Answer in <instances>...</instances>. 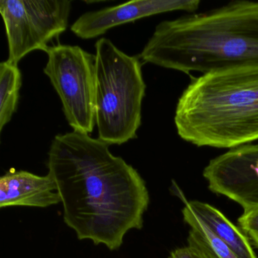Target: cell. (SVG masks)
Masks as SVG:
<instances>
[{
	"instance_id": "obj_3",
	"label": "cell",
	"mask_w": 258,
	"mask_h": 258,
	"mask_svg": "<svg viewBox=\"0 0 258 258\" xmlns=\"http://www.w3.org/2000/svg\"><path fill=\"white\" fill-rule=\"evenodd\" d=\"M174 123L198 147L233 149L258 140V66L207 72L191 78L178 100Z\"/></svg>"
},
{
	"instance_id": "obj_13",
	"label": "cell",
	"mask_w": 258,
	"mask_h": 258,
	"mask_svg": "<svg viewBox=\"0 0 258 258\" xmlns=\"http://www.w3.org/2000/svg\"><path fill=\"white\" fill-rule=\"evenodd\" d=\"M238 221L240 229L258 248V205L244 209Z\"/></svg>"
},
{
	"instance_id": "obj_11",
	"label": "cell",
	"mask_w": 258,
	"mask_h": 258,
	"mask_svg": "<svg viewBox=\"0 0 258 258\" xmlns=\"http://www.w3.org/2000/svg\"><path fill=\"white\" fill-rule=\"evenodd\" d=\"M183 220L191 229L188 232V245L200 250L207 258H239L236 253L209 229L201 223L192 213L184 207Z\"/></svg>"
},
{
	"instance_id": "obj_4",
	"label": "cell",
	"mask_w": 258,
	"mask_h": 258,
	"mask_svg": "<svg viewBox=\"0 0 258 258\" xmlns=\"http://www.w3.org/2000/svg\"><path fill=\"white\" fill-rule=\"evenodd\" d=\"M96 125L99 139L121 145L137 137L142 123L146 85L138 57L131 56L106 38L96 45Z\"/></svg>"
},
{
	"instance_id": "obj_10",
	"label": "cell",
	"mask_w": 258,
	"mask_h": 258,
	"mask_svg": "<svg viewBox=\"0 0 258 258\" xmlns=\"http://www.w3.org/2000/svg\"><path fill=\"white\" fill-rule=\"evenodd\" d=\"M185 208L207 229L227 244L239 258H258L249 238L221 211L199 201H185Z\"/></svg>"
},
{
	"instance_id": "obj_6",
	"label": "cell",
	"mask_w": 258,
	"mask_h": 258,
	"mask_svg": "<svg viewBox=\"0 0 258 258\" xmlns=\"http://www.w3.org/2000/svg\"><path fill=\"white\" fill-rule=\"evenodd\" d=\"M72 4L69 0L0 1L8 40L7 61L18 64L33 51L47 52L49 42L67 30Z\"/></svg>"
},
{
	"instance_id": "obj_14",
	"label": "cell",
	"mask_w": 258,
	"mask_h": 258,
	"mask_svg": "<svg viewBox=\"0 0 258 258\" xmlns=\"http://www.w3.org/2000/svg\"><path fill=\"white\" fill-rule=\"evenodd\" d=\"M169 258H207L200 250L192 246L178 247L170 252Z\"/></svg>"
},
{
	"instance_id": "obj_5",
	"label": "cell",
	"mask_w": 258,
	"mask_h": 258,
	"mask_svg": "<svg viewBox=\"0 0 258 258\" xmlns=\"http://www.w3.org/2000/svg\"><path fill=\"white\" fill-rule=\"evenodd\" d=\"M43 69L58 93L75 132L91 134L96 125V56L78 46L58 44L47 52Z\"/></svg>"
},
{
	"instance_id": "obj_9",
	"label": "cell",
	"mask_w": 258,
	"mask_h": 258,
	"mask_svg": "<svg viewBox=\"0 0 258 258\" xmlns=\"http://www.w3.org/2000/svg\"><path fill=\"white\" fill-rule=\"evenodd\" d=\"M61 203L56 183L49 174L10 170L0 178V208H47Z\"/></svg>"
},
{
	"instance_id": "obj_8",
	"label": "cell",
	"mask_w": 258,
	"mask_h": 258,
	"mask_svg": "<svg viewBox=\"0 0 258 258\" xmlns=\"http://www.w3.org/2000/svg\"><path fill=\"white\" fill-rule=\"evenodd\" d=\"M200 4L199 0H136L85 13L73 24L71 31L84 40L96 38L114 27L155 15L174 11L194 13Z\"/></svg>"
},
{
	"instance_id": "obj_1",
	"label": "cell",
	"mask_w": 258,
	"mask_h": 258,
	"mask_svg": "<svg viewBox=\"0 0 258 258\" xmlns=\"http://www.w3.org/2000/svg\"><path fill=\"white\" fill-rule=\"evenodd\" d=\"M48 155L64 223L78 239L117 250L130 230L143 229L150 202L146 181L109 145L73 131L57 135Z\"/></svg>"
},
{
	"instance_id": "obj_12",
	"label": "cell",
	"mask_w": 258,
	"mask_h": 258,
	"mask_svg": "<svg viewBox=\"0 0 258 258\" xmlns=\"http://www.w3.org/2000/svg\"><path fill=\"white\" fill-rule=\"evenodd\" d=\"M22 81L18 64L7 60L0 64V132L10 123L17 110Z\"/></svg>"
},
{
	"instance_id": "obj_7",
	"label": "cell",
	"mask_w": 258,
	"mask_h": 258,
	"mask_svg": "<svg viewBox=\"0 0 258 258\" xmlns=\"http://www.w3.org/2000/svg\"><path fill=\"white\" fill-rule=\"evenodd\" d=\"M203 176L211 191L243 209L258 205V144L238 146L213 158Z\"/></svg>"
},
{
	"instance_id": "obj_2",
	"label": "cell",
	"mask_w": 258,
	"mask_h": 258,
	"mask_svg": "<svg viewBox=\"0 0 258 258\" xmlns=\"http://www.w3.org/2000/svg\"><path fill=\"white\" fill-rule=\"evenodd\" d=\"M144 62L190 75L258 66V2L239 0L157 25Z\"/></svg>"
}]
</instances>
